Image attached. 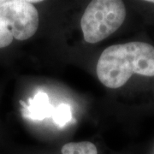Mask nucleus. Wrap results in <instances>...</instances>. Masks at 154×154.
<instances>
[{
  "mask_svg": "<svg viewBox=\"0 0 154 154\" xmlns=\"http://www.w3.org/2000/svg\"><path fill=\"white\" fill-rule=\"evenodd\" d=\"M133 74L154 76V47L144 42L109 46L97 64L100 82L109 88L122 87Z\"/></svg>",
  "mask_w": 154,
  "mask_h": 154,
  "instance_id": "f257e3e1",
  "label": "nucleus"
},
{
  "mask_svg": "<svg viewBox=\"0 0 154 154\" xmlns=\"http://www.w3.org/2000/svg\"><path fill=\"white\" fill-rule=\"evenodd\" d=\"M39 1L0 0V48L13 39L26 40L36 33L38 13L33 3Z\"/></svg>",
  "mask_w": 154,
  "mask_h": 154,
  "instance_id": "f03ea898",
  "label": "nucleus"
},
{
  "mask_svg": "<svg viewBox=\"0 0 154 154\" xmlns=\"http://www.w3.org/2000/svg\"><path fill=\"white\" fill-rule=\"evenodd\" d=\"M126 17V8L119 0H94L86 8L81 20L84 39L95 44L115 33Z\"/></svg>",
  "mask_w": 154,
  "mask_h": 154,
  "instance_id": "7ed1b4c3",
  "label": "nucleus"
},
{
  "mask_svg": "<svg viewBox=\"0 0 154 154\" xmlns=\"http://www.w3.org/2000/svg\"><path fill=\"white\" fill-rule=\"evenodd\" d=\"M22 104V116L25 118L42 121L45 118H51L54 108L51 105L48 95L44 92H38L33 99H29V105Z\"/></svg>",
  "mask_w": 154,
  "mask_h": 154,
  "instance_id": "20e7f679",
  "label": "nucleus"
},
{
  "mask_svg": "<svg viewBox=\"0 0 154 154\" xmlns=\"http://www.w3.org/2000/svg\"><path fill=\"white\" fill-rule=\"evenodd\" d=\"M61 152L62 154H98L96 146L90 141L67 143Z\"/></svg>",
  "mask_w": 154,
  "mask_h": 154,
  "instance_id": "39448f33",
  "label": "nucleus"
},
{
  "mask_svg": "<svg viewBox=\"0 0 154 154\" xmlns=\"http://www.w3.org/2000/svg\"><path fill=\"white\" fill-rule=\"evenodd\" d=\"M53 122L57 127L63 128L72 119V111L70 105L68 104H60L54 108L51 116Z\"/></svg>",
  "mask_w": 154,
  "mask_h": 154,
  "instance_id": "423d86ee",
  "label": "nucleus"
},
{
  "mask_svg": "<svg viewBox=\"0 0 154 154\" xmlns=\"http://www.w3.org/2000/svg\"><path fill=\"white\" fill-rule=\"evenodd\" d=\"M149 3H153L154 4V0H150V1H148Z\"/></svg>",
  "mask_w": 154,
  "mask_h": 154,
  "instance_id": "0eeeda50",
  "label": "nucleus"
}]
</instances>
